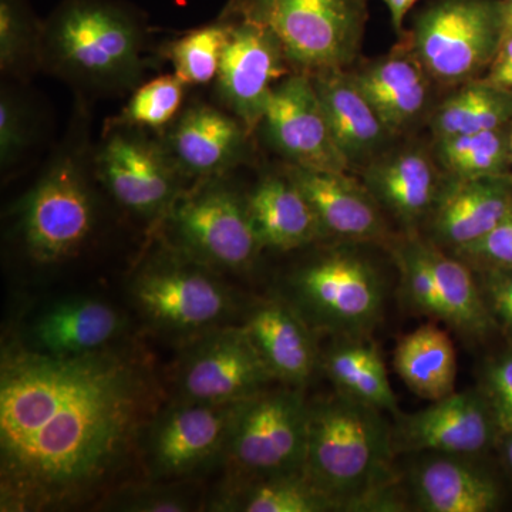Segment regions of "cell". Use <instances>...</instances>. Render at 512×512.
Wrapping results in <instances>:
<instances>
[{
    "label": "cell",
    "instance_id": "26",
    "mask_svg": "<svg viewBox=\"0 0 512 512\" xmlns=\"http://www.w3.org/2000/svg\"><path fill=\"white\" fill-rule=\"evenodd\" d=\"M247 205L264 248L291 251L325 239L311 204L285 171L262 178Z\"/></svg>",
    "mask_w": 512,
    "mask_h": 512
},
{
    "label": "cell",
    "instance_id": "20",
    "mask_svg": "<svg viewBox=\"0 0 512 512\" xmlns=\"http://www.w3.org/2000/svg\"><path fill=\"white\" fill-rule=\"evenodd\" d=\"M352 73L394 137L403 136L421 121H427L437 104L433 93L434 87L439 86L403 37H399L389 53L359 64Z\"/></svg>",
    "mask_w": 512,
    "mask_h": 512
},
{
    "label": "cell",
    "instance_id": "35",
    "mask_svg": "<svg viewBox=\"0 0 512 512\" xmlns=\"http://www.w3.org/2000/svg\"><path fill=\"white\" fill-rule=\"evenodd\" d=\"M42 29L25 0H0V69L18 73L30 59H40Z\"/></svg>",
    "mask_w": 512,
    "mask_h": 512
},
{
    "label": "cell",
    "instance_id": "13",
    "mask_svg": "<svg viewBox=\"0 0 512 512\" xmlns=\"http://www.w3.org/2000/svg\"><path fill=\"white\" fill-rule=\"evenodd\" d=\"M393 417L397 456L424 451L490 456L501 437L490 403L478 386L451 393L419 412Z\"/></svg>",
    "mask_w": 512,
    "mask_h": 512
},
{
    "label": "cell",
    "instance_id": "33",
    "mask_svg": "<svg viewBox=\"0 0 512 512\" xmlns=\"http://www.w3.org/2000/svg\"><path fill=\"white\" fill-rule=\"evenodd\" d=\"M228 32V20L220 18L168 45L167 56L173 63L174 74L185 86H201L217 79Z\"/></svg>",
    "mask_w": 512,
    "mask_h": 512
},
{
    "label": "cell",
    "instance_id": "8",
    "mask_svg": "<svg viewBox=\"0 0 512 512\" xmlns=\"http://www.w3.org/2000/svg\"><path fill=\"white\" fill-rule=\"evenodd\" d=\"M308 420L301 390H262L238 403L225 448L247 480L303 473Z\"/></svg>",
    "mask_w": 512,
    "mask_h": 512
},
{
    "label": "cell",
    "instance_id": "25",
    "mask_svg": "<svg viewBox=\"0 0 512 512\" xmlns=\"http://www.w3.org/2000/svg\"><path fill=\"white\" fill-rule=\"evenodd\" d=\"M245 329L274 380L301 389L320 369L315 330L285 299L256 306Z\"/></svg>",
    "mask_w": 512,
    "mask_h": 512
},
{
    "label": "cell",
    "instance_id": "23",
    "mask_svg": "<svg viewBox=\"0 0 512 512\" xmlns=\"http://www.w3.org/2000/svg\"><path fill=\"white\" fill-rule=\"evenodd\" d=\"M311 77L336 146L350 171H362L396 137L357 86L352 70H320Z\"/></svg>",
    "mask_w": 512,
    "mask_h": 512
},
{
    "label": "cell",
    "instance_id": "15",
    "mask_svg": "<svg viewBox=\"0 0 512 512\" xmlns=\"http://www.w3.org/2000/svg\"><path fill=\"white\" fill-rule=\"evenodd\" d=\"M410 457L402 474L413 511L494 512L503 507L504 484L488 456L424 451Z\"/></svg>",
    "mask_w": 512,
    "mask_h": 512
},
{
    "label": "cell",
    "instance_id": "18",
    "mask_svg": "<svg viewBox=\"0 0 512 512\" xmlns=\"http://www.w3.org/2000/svg\"><path fill=\"white\" fill-rule=\"evenodd\" d=\"M284 171L311 204L325 238L382 247L392 239L384 211L363 181L348 171L315 170L291 164Z\"/></svg>",
    "mask_w": 512,
    "mask_h": 512
},
{
    "label": "cell",
    "instance_id": "39",
    "mask_svg": "<svg viewBox=\"0 0 512 512\" xmlns=\"http://www.w3.org/2000/svg\"><path fill=\"white\" fill-rule=\"evenodd\" d=\"M471 268H500L512 271V212L483 239L454 252Z\"/></svg>",
    "mask_w": 512,
    "mask_h": 512
},
{
    "label": "cell",
    "instance_id": "11",
    "mask_svg": "<svg viewBox=\"0 0 512 512\" xmlns=\"http://www.w3.org/2000/svg\"><path fill=\"white\" fill-rule=\"evenodd\" d=\"M94 167L111 197L143 217L170 211L185 177L164 141L148 137L137 127L107 128Z\"/></svg>",
    "mask_w": 512,
    "mask_h": 512
},
{
    "label": "cell",
    "instance_id": "24",
    "mask_svg": "<svg viewBox=\"0 0 512 512\" xmlns=\"http://www.w3.org/2000/svg\"><path fill=\"white\" fill-rule=\"evenodd\" d=\"M239 402H187L165 414L151 439L154 471L180 476L214 456L227 443Z\"/></svg>",
    "mask_w": 512,
    "mask_h": 512
},
{
    "label": "cell",
    "instance_id": "10",
    "mask_svg": "<svg viewBox=\"0 0 512 512\" xmlns=\"http://www.w3.org/2000/svg\"><path fill=\"white\" fill-rule=\"evenodd\" d=\"M170 224L187 254L208 264L249 268L264 248L252 224L247 198L239 197L218 177L202 180L201 187L175 201Z\"/></svg>",
    "mask_w": 512,
    "mask_h": 512
},
{
    "label": "cell",
    "instance_id": "16",
    "mask_svg": "<svg viewBox=\"0 0 512 512\" xmlns=\"http://www.w3.org/2000/svg\"><path fill=\"white\" fill-rule=\"evenodd\" d=\"M360 173L377 204L404 232L426 225L450 183L433 150L417 144L387 148Z\"/></svg>",
    "mask_w": 512,
    "mask_h": 512
},
{
    "label": "cell",
    "instance_id": "21",
    "mask_svg": "<svg viewBox=\"0 0 512 512\" xmlns=\"http://www.w3.org/2000/svg\"><path fill=\"white\" fill-rule=\"evenodd\" d=\"M512 212V174L451 180L424 225L434 244L454 254L497 228Z\"/></svg>",
    "mask_w": 512,
    "mask_h": 512
},
{
    "label": "cell",
    "instance_id": "9",
    "mask_svg": "<svg viewBox=\"0 0 512 512\" xmlns=\"http://www.w3.org/2000/svg\"><path fill=\"white\" fill-rule=\"evenodd\" d=\"M96 207L79 154L64 151L47 167L22 207L29 254L52 264L70 258L92 235Z\"/></svg>",
    "mask_w": 512,
    "mask_h": 512
},
{
    "label": "cell",
    "instance_id": "27",
    "mask_svg": "<svg viewBox=\"0 0 512 512\" xmlns=\"http://www.w3.org/2000/svg\"><path fill=\"white\" fill-rule=\"evenodd\" d=\"M320 369L335 392L383 413H399L382 353L372 336L330 338L328 348L320 352Z\"/></svg>",
    "mask_w": 512,
    "mask_h": 512
},
{
    "label": "cell",
    "instance_id": "1",
    "mask_svg": "<svg viewBox=\"0 0 512 512\" xmlns=\"http://www.w3.org/2000/svg\"><path fill=\"white\" fill-rule=\"evenodd\" d=\"M131 360L16 352L0 377L3 507L40 510L96 493L120 471L153 409Z\"/></svg>",
    "mask_w": 512,
    "mask_h": 512
},
{
    "label": "cell",
    "instance_id": "28",
    "mask_svg": "<svg viewBox=\"0 0 512 512\" xmlns=\"http://www.w3.org/2000/svg\"><path fill=\"white\" fill-rule=\"evenodd\" d=\"M429 322L397 342L393 366L416 396L437 402L456 392L457 353L447 329Z\"/></svg>",
    "mask_w": 512,
    "mask_h": 512
},
{
    "label": "cell",
    "instance_id": "37",
    "mask_svg": "<svg viewBox=\"0 0 512 512\" xmlns=\"http://www.w3.org/2000/svg\"><path fill=\"white\" fill-rule=\"evenodd\" d=\"M28 110L16 94L3 90L0 96V163L16 164L29 144Z\"/></svg>",
    "mask_w": 512,
    "mask_h": 512
},
{
    "label": "cell",
    "instance_id": "12",
    "mask_svg": "<svg viewBox=\"0 0 512 512\" xmlns=\"http://www.w3.org/2000/svg\"><path fill=\"white\" fill-rule=\"evenodd\" d=\"M221 18L228 20L229 32L215 79L218 96L251 134L261 124L272 90L293 70L271 29L238 16Z\"/></svg>",
    "mask_w": 512,
    "mask_h": 512
},
{
    "label": "cell",
    "instance_id": "5",
    "mask_svg": "<svg viewBox=\"0 0 512 512\" xmlns=\"http://www.w3.org/2000/svg\"><path fill=\"white\" fill-rule=\"evenodd\" d=\"M399 274L404 308L443 323L460 338L478 345L497 335L476 272L420 231L393 235L386 247Z\"/></svg>",
    "mask_w": 512,
    "mask_h": 512
},
{
    "label": "cell",
    "instance_id": "42",
    "mask_svg": "<svg viewBox=\"0 0 512 512\" xmlns=\"http://www.w3.org/2000/svg\"><path fill=\"white\" fill-rule=\"evenodd\" d=\"M497 450L500 453L501 464H503L505 474L512 481V431L500 437Z\"/></svg>",
    "mask_w": 512,
    "mask_h": 512
},
{
    "label": "cell",
    "instance_id": "44",
    "mask_svg": "<svg viewBox=\"0 0 512 512\" xmlns=\"http://www.w3.org/2000/svg\"><path fill=\"white\" fill-rule=\"evenodd\" d=\"M508 150H510V164L512 173V121L510 126H508Z\"/></svg>",
    "mask_w": 512,
    "mask_h": 512
},
{
    "label": "cell",
    "instance_id": "34",
    "mask_svg": "<svg viewBox=\"0 0 512 512\" xmlns=\"http://www.w3.org/2000/svg\"><path fill=\"white\" fill-rule=\"evenodd\" d=\"M185 84L175 74L138 87L111 126L161 128L173 123L184 99Z\"/></svg>",
    "mask_w": 512,
    "mask_h": 512
},
{
    "label": "cell",
    "instance_id": "2",
    "mask_svg": "<svg viewBox=\"0 0 512 512\" xmlns=\"http://www.w3.org/2000/svg\"><path fill=\"white\" fill-rule=\"evenodd\" d=\"M396 457L382 410L338 392L309 404L303 473L338 512H350L363 495L402 477Z\"/></svg>",
    "mask_w": 512,
    "mask_h": 512
},
{
    "label": "cell",
    "instance_id": "40",
    "mask_svg": "<svg viewBox=\"0 0 512 512\" xmlns=\"http://www.w3.org/2000/svg\"><path fill=\"white\" fill-rule=\"evenodd\" d=\"M481 79L504 92L512 93V36L505 37L493 63Z\"/></svg>",
    "mask_w": 512,
    "mask_h": 512
},
{
    "label": "cell",
    "instance_id": "19",
    "mask_svg": "<svg viewBox=\"0 0 512 512\" xmlns=\"http://www.w3.org/2000/svg\"><path fill=\"white\" fill-rule=\"evenodd\" d=\"M148 318L164 328L191 330L217 322L229 308L228 293L187 262L164 259L141 272L134 286Z\"/></svg>",
    "mask_w": 512,
    "mask_h": 512
},
{
    "label": "cell",
    "instance_id": "41",
    "mask_svg": "<svg viewBox=\"0 0 512 512\" xmlns=\"http://www.w3.org/2000/svg\"><path fill=\"white\" fill-rule=\"evenodd\" d=\"M383 2L389 8L390 19H392L393 29L396 30L397 36H403V33L406 32L404 19L419 0H383Z\"/></svg>",
    "mask_w": 512,
    "mask_h": 512
},
{
    "label": "cell",
    "instance_id": "36",
    "mask_svg": "<svg viewBox=\"0 0 512 512\" xmlns=\"http://www.w3.org/2000/svg\"><path fill=\"white\" fill-rule=\"evenodd\" d=\"M478 387L493 410L501 436L512 431V346L487 357L480 370Z\"/></svg>",
    "mask_w": 512,
    "mask_h": 512
},
{
    "label": "cell",
    "instance_id": "3",
    "mask_svg": "<svg viewBox=\"0 0 512 512\" xmlns=\"http://www.w3.org/2000/svg\"><path fill=\"white\" fill-rule=\"evenodd\" d=\"M144 35L113 0H64L42 28L40 60L67 79L121 89L143 73Z\"/></svg>",
    "mask_w": 512,
    "mask_h": 512
},
{
    "label": "cell",
    "instance_id": "31",
    "mask_svg": "<svg viewBox=\"0 0 512 512\" xmlns=\"http://www.w3.org/2000/svg\"><path fill=\"white\" fill-rule=\"evenodd\" d=\"M431 150L451 180H476L512 174L508 126L433 138Z\"/></svg>",
    "mask_w": 512,
    "mask_h": 512
},
{
    "label": "cell",
    "instance_id": "22",
    "mask_svg": "<svg viewBox=\"0 0 512 512\" xmlns=\"http://www.w3.org/2000/svg\"><path fill=\"white\" fill-rule=\"evenodd\" d=\"M249 133L237 117L194 104L171 123L164 144L185 177H220L244 160Z\"/></svg>",
    "mask_w": 512,
    "mask_h": 512
},
{
    "label": "cell",
    "instance_id": "7",
    "mask_svg": "<svg viewBox=\"0 0 512 512\" xmlns=\"http://www.w3.org/2000/svg\"><path fill=\"white\" fill-rule=\"evenodd\" d=\"M400 37L437 86L454 89L493 63L504 40L501 0H433Z\"/></svg>",
    "mask_w": 512,
    "mask_h": 512
},
{
    "label": "cell",
    "instance_id": "32",
    "mask_svg": "<svg viewBox=\"0 0 512 512\" xmlns=\"http://www.w3.org/2000/svg\"><path fill=\"white\" fill-rule=\"evenodd\" d=\"M237 495V510L245 512H332L336 505L311 483L305 473L251 478Z\"/></svg>",
    "mask_w": 512,
    "mask_h": 512
},
{
    "label": "cell",
    "instance_id": "38",
    "mask_svg": "<svg viewBox=\"0 0 512 512\" xmlns=\"http://www.w3.org/2000/svg\"><path fill=\"white\" fill-rule=\"evenodd\" d=\"M488 312L498 333L512 346V271L500 268H473Z\"/></svg>",
    "mask_w": 512,
    "mask_h": 512
},
{
    "label": "cell",
    "instance_id": "6",
    "mask_svg": "<svg viewBox=\"0 0 512 512\" xmlns=\"http://www.w3.org/2000/svg\"><path fill=\"white\" fill-rule=\"evenodd\" d=\"M369 0H231L222 15L275 33L293 72L350 69L359 59Z\"/></svg>",
    "mask_w": 512,
    "mask_h": 512
},
{
    "label": "cell",
    "instance_id": "4",
    "mask_svg": "<svg viewBox=\"0 0 512 512\" xmlns=\"http://www.w3.org/2000/svg\"><path fill=\"white\" fill-rule=\"evenodd\" d=\"M360 244L339 242L299 266L289 303L315 332L330 338L373 336L382 323L387 281Z\"/></svg>",
    "mask_w": 512,
    "mask_h": 512
},
{
    "label": "cell",
    "instance_id": "30",
    "mask_svg": "<svg viewBox=\"0 0 512 512\" xmlns=\"http://www.w3.org/2000/svg\"><path fill=\"white\" fill-rule=\"evenodd\" d=\"M511 121L512 93L478 79L451 89L434 106L427 124L433 138H440L495 130Z\"/></svg>",
    "mask_w": 512,
    "mask_h": 512
},
{
    "label": "cell",
    "instance_id": "17",
    "mask_svg": "<svg viewBox=\"0 0 512 512\" xmlns=\"http://www.w3.org/2000/svg\"><path fill=\"white\" fill-rule=\"evenodd\" d=\"M272 380L244 328L225 330L192 350L180 382L187 402L234 403L262 392Z\"/></svg>",
    "mask_w": 512,
    "mask_h": 512
},
{
    "label": "cell",
    "instance_id": "14",
    "mask_svg": "<svg viewBox=\"0 0 512 512\" xmlns=\"http://www.w3.org/2000/svg\"><path fill=\"white\" fill-rule=\"evenodd\" d=\"M259 128L288 164L350 173L309 73L292 72L276 84Z\"/></svg>",
    "mask_w": 512,
    "mask_h": 512
},
{
    "label": "cell",
    "instance_id": "43",
    "mask_svg": "<svg viewBox=\"0 0 512 512\" xmlns=\"http://www.w3.org/2000/svg\"><path fill=\"white\" fill-rule=\"evenodd\" d=\"M503 9L504 39L512 36V0H501Z\"/></svg>",
    "mask_w": 512,
    "mask_h": 512
},
{
    "label": "cell",
    "instance_id": "29",
    "mask_svg": "<svg viewBox=\"0 0 512 512\" xmlns=\"http://www.w3.org/2000/svg\"><path fill=\"white\" fill-rule=\"evenodd\" d=\"M120 326L119 315L107 303L77 299L42 316L33 335L42 352L49 355H86L106 346Z\"/></svg>",
    "mask_w": 512,
    "mask_h": 512
}]
</instances>
